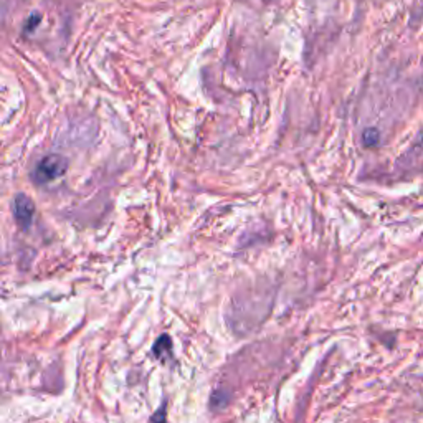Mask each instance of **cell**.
<instances>
[{
  "mask_svg": "<svg viewBox=\"0 0 423 423\" xmlns=\"http://www.w3.org/2000/svg\"><path fill=\"white\" fill-rule=\"evenodd\" d=\"M66 171L68 161L65 157L60 156V154H48V156L42 157L36 162L31 179H34L35 184L47 185L50 182L60 179Z\"/></svg>",
  "mask_w": 423,
  "mask_h": 423,
  "instance_id": "1",
  "label": "cell"
},
{
  "mask_svg": "<svg viewBox=\"0 0 423 423\" xmlns=\"http://www.w3.org/2000/svg\"><path fill=\"white\" fill-rule=\"evenodd\" d=\"M13 218H15L17 225L22 230H27L31 225L35 215V206L31 202V199L25 194H17V197L13 199Z\"/></svg>",
  "mask_w": 423,
  "mask_h": 423,
  "instance_id": "2",
  "label": "cell"
},
{
  "mask_svg": "<svg viewBox=\"0 0 423 423\" xmlns=\"http://www.w3.org/2000/svg\"><path fill=\"white\" fill-rule=\"evenodd\" d=\"M152 352L154 356H156L159 361L166 362L169 361V359H172V340L167 334H162L161 338H159L156 343H154V347H152Z\"/></svg>",
  "mask_w": 423,
  "mask_h": 423,
  "instance_id": "3",
  "label": "cell"
},
{
  "mask_svg": "<svg viewBox=\"0 0 423 423\" xmlns=\"http://www.w3.org/2000/svg\"><path fill=\"white\" fill-rule=\"evenodd\" d=\"M362 141H364V144L367 145V148H374V145L379 144V131H377V129H366V131H364Z\"/></svg>",
  "mask_w": 423,
  "mask_h": 423,
  "instance_id": "4",
  "label": "cell"
},
{
  "mask_svg": "<svg viewBox=\"0 0 423 423\" xmlns=\"http://www.w3.org/2000/svg\"><path fill=\"white\" fill-rule=\"evenodd\" d=\"M227 402H229L227 394L222 392V390H217V392H213L212 399H210V407L212 408H224L227 406Z\"/></svg>",
  "mask_w": 423,
  "mask_h": 423,
  "instance_id": "5",
  "label": "cell"
},
{
  "mask_svg": "<svg viewBox=\"0 0 423 423\" xmlns=\"http://www.w3.org/2000/svg\"><path fill=\"white\" fill-rule=\"evenodd\" d=\"M29 20H30V22H29V27H27V30L30 31V30H34V29H35V25L40 22V15H36V13H34V15H31V17L29 18Z\"/></svg>",
  "mask_w": 423,
  "mask_h": 423,
  "instance_id": "6",
  "label": "cell"
}]
</instances>
